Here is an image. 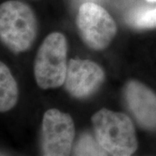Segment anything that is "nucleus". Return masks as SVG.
<instances>
[{"label": "nucleus", "mask_w": 156, "mask_h": 156, "mask_svg": "<svg viewBox=\"0 0 156 156\" xmlns=\"http://www.w3.org/2000/svg\"><path fill=\"white\" fill-rule=\"evenodd\" d=\"M18 89L11 70L0 61V112L10 110L16 105Z\"/></svg>", "instance_id": "obj_8"}, {"label": "nucleus", "mask_w": 156, "mask_h": 156, "mask_svg": "<svg viewBox=\"0 0 156 156\" xmlns=\"http://www.w3.org/2000/svg\"><path fill=\"white\" fill-rule=\"evenodd\" d=\"M75 136L71 117L58 109H50L42 124L43 156H69Z\"/></svg>", "instance_id": "obj_5"}, {"label": "nucleus", "mask_w": 156, "mask_h": 156, "mask_svg": "<svg viewBox=\"0 0 156 156\" xmlns=\"http://www.w3.org/2000/svg\"><path fill=\"white\" fill-rule=\"evenodd\" d=\"M37 20L31 8L20 1L0 5V40L14 52H23L33 44Z\"/></svg>", "instance_id": "obj_2"}, {"label": "nucleus", "mask_w": 156, "mask_h": 156, "mask_svg": "<svg viewBox=\"0 0 156 156\" xmlns=\"http://www.w3.org/2000/svg\"><path fill=\"white\" fill-rule=\"evenodd\" d=\"M96 140L112 156H131L137 148L133 123L122 113L102 108L92 117Z\"/></svg>", "instance_id": "obj_1"}, {"label": "nucleus", "mask_w": 156, "mask_h": 156, "mask_svg": "<svg viewBox=\"0 0 156 156\" xmlns=\"http://www.w3.org/2000/svg\"><path fill=\"white\" fill-rule=\"evenodd\" d=\"M67 42L58 32L49 35L39 48L34 64V75L41 89L60 87L67 73Z\"/></svg>", "instance_id": "obj_3"}, {"label": "nucleus", "mask_w": 156, "mask_h": 156, "mask_svg": "<svg viewBox=\"0 0 156 156\" xmlns=\"http://www.w3.org/2000/svg\"><path fill=\"white\" fill-rule=\"evenodd\" d=\"M125 100L128 108L142 128H156V95L144 84L129 82L125 87Z\"/></svg>", "instance_id": "obj_7"}, {"label": "nucleus", "mask_w": 156, "mask_h": 156, "mask_svg": "<svg viewBox=\"0 0 156 156\" xmlns=\"http://www.w3.org/2000/svg\"><path fill=\"white\" fill-rule=\"evenodd\" d=\"M104 79L101 68L89 60L69 62L65 77V88L75 97H85L93 93Z\"/></svg>", "instance_id": "obj_6"}, {"label": "nucleus", "mask_w": 156, "mask_h": 156, "mask_svg": "<svg viewBox=\"0 0 156 156\" xmlns=\"http://www.w3.org/2000/svg\"><path fill=\"white\" fill-rule=\"evenodd\" d=\"M0 156H1V155H0Z\"/></svg>", "instance_id": "obj_12"}, {"label": "nucleus", "mask_w": 156, "mask_h": 156, "mask_svg": "<svg viewBox=\"0 0 156 156\" xmlns=\"http://www.w3.org/2000/svg\"><path fill=\"white\" fill-rule=\"evenodd\" d=\"M75 156H108L97 140L89 134H83L75 149Z\"/></svg>", "instance_id": "obj_9"}, {"label": "nucleus", "mask_w": 156, "mask_h": 156, "mask_svg": "<svg viewBox=\"0 0 156 156\" xmlns=\"http://www.w3.org/2000/svg\"><path fill=\"white\" fill-rule=\"evenodd\" d=\"M133 27L139 29L156 27V7L140 8L133 11L128 18Z\"/></svg>", "instance_id": "obj_10"}, {"label": "nucleus", "mask_w": 156, "mask_h": 156, "mask_svg": "<svg viewBox=\"0 0 156 156\" xmlns=\"http://www.w3.org/2000/svg\"><path fill=\"white\" fill-rule=\"evenodd\" d=\"M76 21L83 41L95 50L106 48L116 33V24L109 13L93 2L80 6Z\"/></svg>", "instance_id": "obj_4"}, {"label": "nucleus", "mask_w": 156, "mask_h": 156, "mask_svg": "<svg viewBox=\"0 0 156 156\" xmlns=\"http://www.w3.org/2000/svg\"><path fill=\"white\" fill-rule=\"evenodd\" d=\"M147 2H150V3H156V0H147Z\"/></svg>", "instance_id": "obj_11"}]
</instances>
